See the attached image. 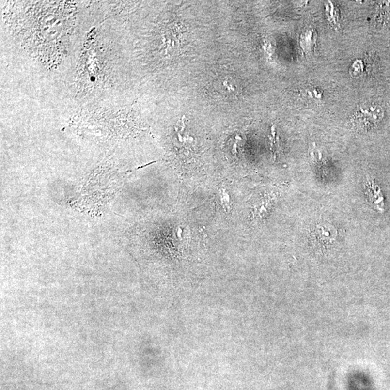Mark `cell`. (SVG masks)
I'll use <instances>...</instances> for the list:
<instances>
[{
  "label": "cell",
  "instance_id": "cell-1",
  "mask_svg": "<svg viewBox=\"0 0 390 390\" xmlns=\"http://www.w3.org/2000/svg\"><path fill=\"white\" fill-rule=\"evenodd\" d=\"M388 101L382 97H374L359 104L351 114L353 126L364 132L379 129L388 120L390 112Z\"/></svg>",
  "mask_w": 390,
  "mask_h": 390
},
{
  "label": "cell",
  "instance_id": "cell-2",
  "mask_svg": "<svg viewBox=\"0 0 390 390\" xmlns=\"http://www.w3.org/2000/svg\"><path fill=\"white\" fill-rule=\"evenodd\" d=\"M373 16L374 28L380 31H390V1H376Z\"/></svg>",
  "mask_w": 390,
  "mask_h": 390
},
{
  "label": "cell",
  "instance_id": "cell-3",
  "mask_svg": "<svg viewBox=\"0 0 390 390\" xmlns=\"http://www.w3.org/2000/svg\"><path fill=\"white\" fill-rule=\"evenodd\" d=\"M366 192L374 208L380 213H383L385 208L383 193L380 187L373 179H368L366 181Z\"/></svg>",
  "mask_w": 390,
  "mask_h": 390
},
{
  "label": "cell",
  "instance_id": "cell-4",
  "mask_svg": "<svg viewBox=\"0 0 390 390\" xmlns=\"http://www.w3.org/2000/svg\"><path fill=\"white\" fill-rule=\"evenodd\" d=\"M316 242L322 246L332 244L336 239L338 232L336 229L330 223H319L314 231Z\"/></svg>",
  "mask_w": 390,
  "mask_h": 390
},
{
  "label": "cell",
  "instance_id": "cell-5",
  "mask_svg": "<svg viewBox=\"0 0 390 390\" xmlns=\"http://www.w3.org/2000/svg\"><path fill=\"white\" fill-rule=\"evenodd\" d=\"M300 98L307 104L318 105L323 101V91L318 87H304L300 90Z\"/></svg>",
  "mask_w": 390,
  "mask_h": 390
},
{
  "label": "cell",
  "instance_id": "cell-6",
  "mask_svg": "<svg viewBox=\"0 0 390 390\" xmlns=\"http://www.w3.org/2000/svg\"><path fill=\"white\" fill-rule=\"evenodd\" d=\"M316 32L312 29H308L301 35L300 45L305 52H312L316 44Z\"/></svg>",
  "mask_w": 390,
  "mask_h": 390
},
{
  "label": "cell",
  "instance_id": "cell-7",
  "mask_svg": "<svg viewBox=\"0 0 390 390\" xmlns=\"http://www.w3.org/2000/svg\"><path fill=\"white\" fill-rule=\"evenodd\" d=\"M326 13L329 23L335 26L338 22L339 16H338V10L332 3L329 2V4L327 5Z\"/></svg>",
  "mask_w": 390,
  "mask_h": 390
},
{
  "label": "cell",
  "instance_id": "cell-8",
  "mask_svg": "<svg viewBox=\"0 0 390 390\" xmlns=\"http://www.w3.org/2000/svg\"><path fill=\"white\" fill-rule=\"evenodd\" d=\"M363 71H364V64L361 60H356L351 64L350 74L353 77H359L363 74Z\"/></svg>",
  "mask_w": 390,
  "mask_h": 390
},
{
  "label": "cell",
  "instance_id": "cell-9",
  "mask_svg": "<svg viewBox=\"0 0 390 390\" xmlns=\"http://www.w3.org/2000/svg\"><path fill=\"white\" fill-rule=\"evenodd\" d=\"M220 201H221L223 208L226 211H229L230 210V197H229V193L226 192L225 189H222L220 191Z\"/></svg>",
  "mask_w": 390,
  "mask_h": 390
}]
</instances>
